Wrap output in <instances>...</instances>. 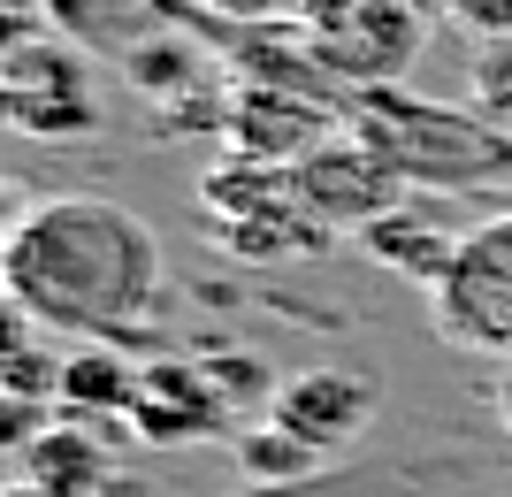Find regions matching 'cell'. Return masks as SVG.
<instances>
[{
    "label": "cell",
    "mask_w": 512,
    "mask_h": 497,
    "mask_svg": "<svg viewBox=\"0 0 512 497\" xmlns=\"http://www.w3.org/2000/svg\"><path fill=\"white\" fill-rule=\"evenodd\" d=\"M299 192H306V207L321 215V230H337V238H344V230L360 238L375 215H390L398 199H413L406 184H398V176L352 138V130H337L329 146H314L299 161Z\"/></svg>",
    "instance_id": "cell-7"
},
{
    "label": "cell",
    "mask_w": 512,
    "mask_h": 497,
    "mask_svg": "<svg viewBox=\"0 0 512 497\" xmlns=\"http://www.w3.org/2000/svg\"><path fill=\"white\" fill-rule=\"evenodd\" d=\"M375 413H383V390L367 383V375L306 368V375H283L268 421H283V429L299 436V444H314L321 459H337V452H352V444L375 429Z\"/></svg>",
    "instance_id": "cell-8"
},
{
    "label": "cell",
    "mask_w": 512,
    "mask_h": 497,
    "mask_svg": "<svg viewBox=\"0 0 512 497\" xmlns=\"http://www.w3.org/2000/svg\"><path fill=\"white\" fill-rule=\"evenodd\" d=\"M459 238H467V230H444V222L428 215V199H398L390 215H375V222L360 230L367 260H375V268H390V276H406V283H421V291H436V283L451 276Z\"/></svg>",
    "instance_id": "cell-10"
},
{
    "label": "cell",
    "mask_w": 512,
    "mask_h": 497,
    "mask_svg": "<svg viewBox=\"0 0 512 497\" xmlns=\"http://www.w3.org/2000/svg\"><path fill=\"white\" fill-rule=\"evenodd\" d=\"M46 16H54V31L77 46H100V54H115L123 62L130 46L161 39V31H176V16L192 8V0H39Z\"/></svg>",
    "instance_id": "cell-11"
},
{
    "label": "cell",
    "mask_w": 512,
    "mask_h": 497,
    "mask_svg": "<svg viewBox=\"0 0 512 497\" xmlns=\"http://www.w3.org/2000/svg\"><path fill=\"white\" fill-rule=\"evenodd\" d=\"M138 390H146V368H130L123 345H77L62 352V421H92V429H107V421H123L138 413Z\"/></svg>",
    "instance_id": "cell-12"
},
{
    "label": "cell",
    "mask_w": 512,
    "mask_h": 497,
    "mask_svg": "<svg viewBox=\"0 0 512 497\" xmlns=\"http://www.w3.org/2000/svg\"><path fill=\"white\" fill-rule=\"evenodd\" d=\"M23 482H39L46 497H107L115 467H107V436L92 421H54L46 436L23 444Z\"/></svg>",
    "instance_id": "cell-13"
},
{
    "label": "cell",
    "mask_w": 512,
    "mask_h": 497,
    "mask_svg": "<svg viewBox=\"0 0 512 497\" xmlns=\"http://www.w3.org/2000/svg\"><path fill=\"white\" fill-rule=\"evenodd\" d=\"M497 421H505V436H512V360H505V375H497Z\"/></svg>",
    "instance_id": "cell-20"
},
{
    "label": "cell",
    "mask_w": 512,
    "mask_h": 497,
    "mask_svg": "<svg viewBox=\"0 0 512 497\" xmlns=\"http://www.w3.org/2000/svg\"><path fill=\"white\" fill-rule=\"evenodd\" d=\"M421 39H428V0H360L344 23L314 31V39H306V54L321 62V77H329V85H367V92H383V85H398V77L413 69Z\"/></svg>",
    "instance_id": "cell-5"
},
{
    "label": "cell",
    "mask_w": 512,
    "mask_h": 497,
    "mask_svg": "<svg viewBox=\"0 0 512 497\" xmlns=\"http://www.w3.org/2000/svg\"><path fill=\"white\" fill-rule=\"evenodd\" d=\"M0 100L23 138H92L100 130V92H92L85 46L62 31H31V39L0 46Z\"/></svg>",
    "instance_id": "cell-4"
},
{
    "label": "cell",
    "mask_w": 512,
    "mask_h": 497,
    "mask_svg": "<svg viewBox=\"0 0 512 497\" xmlns=\"http://www.w3.org/2000/svg\"><path fill=\"white\" fill-rule=\"evenodd\" d=\"M214 16H237V23H253V16H268V8H276V0H207Z\"/></svg>",
    "instance_id": "cell-19"
},
{
    "label": "cell",
    "mask_w": 512,
    "mask_h": 497,
    "mask_svg": "<svg viewBox=\"0 0 512 497\" xmlns=\"http://www.w3.org/2000/svg\"><path fill=\"white\" fill-rule=\"evenodd\" d=\"M444 16H459L467 31H490V39H512V0H436Z\"/></svg>",
    "instance_id": "cell-17"
},
{
    "label": "cell",
    "mask_w": 512,
    "mask_h": 497,
    "mask_svg": "<svg viewBox=\"0 0 512 497\" xmlns=\"http://www.w3.org/2000/svg\"><path fill=\"white\" fill-rule=\"evenodd\" d=\"M344 130L360 138L375 161H383L406 192H474V184H497L512 176V138L467 123L451 108H428V100H406V92H367L360 108L344 115Z\"/></svg>",
    "instance_id": "cell-2"
},
{
    "label": "cell",
    "mask_w": 512,
    "mask_h": 497,
    "mask_svg": "<svg viewBox=\"0 0 512 497\" xmlns=\"http://www.w3.org/2000/svg\"><path fill=\"white\" fill-rule=\"evenodd\" d=\"M123 77L146 92V100H169V108L184 100V92L207 85V77H199V46L184 39V23L161 31V39H146V46H130V54H123Z\"/></svg>",
    "instance_id": "cell-15"
},
{
    "label": "cell",
    "mask_w": 512,
    "mask_h": 497,
    "mask_svg": "<svg viewBox=\"0 0 512 497\" xmlns=\"http://www.w3.org/2000/svg\"><path fill=\"white\" fill-rule=\"evenodd\" d=\"M283 8H291V16H299V31H306V39H314V31H329V23H344V16H352V8H360V0H283Z\"/></svg>",
    "instance_id": "cell-18"
},
{
    "label": "cell",
    "mask_w": 512,
    "mask_h": 497,
    "mask_svg": "<svg viewBox=\"0 0 512 497\" xmlns=\"http://www.w3.org/2000/svg\"><path fill=\"white\" fill-rule=\"evenodd\" d=\"M130 436L138 444H207V436H237L230 398L214 390L207 360H146V390H138V413H130Z\"/></svg>",
    "instance_id": "cell-9"
},
{
    "label": "cell",
    "mask_w": 512,
    "mask_h": 497,
    "mask_svg": "<svg viewBox=\"0 0 512 497\" xmlns=\"http://www.w3.org/2000/svg\"><path fill=\"white\" fill-rule=\"evenodd\" d=\"M337 130H344V115L321 108V100H306L299 85L245 77V85L230 92V123H222V138H230L237 161H306V153L329 146Z\"/></svg>",
    "instance_id": "cell-6"
},
{
    "label": "cell",
    "mask_w": 512,
    "mask_h": 497,
    "mask_svg": "<svg viewBox=\"0 0 512 497\" xmlns=\"http://www.w3.org/2000/svg\"><path fill=\"white\" fill-rule=\"evenodd\" d=\"M0 276L23 322H46L85 345L146 337L153 314L169 306V260L153 222L100 192H54L23 207L0 245Z\"/></svg>",
    "instance_id": "cell-1"
},
{
    "label": "cell",
    "mask_w": 512,
    "mask_h": 497,
    "mask_svg": "<svg viewBox=\"0 0 512 497\" xmlns=\"http://www.w3.org/2000/svg\"><path fill=\"white\" fill-rule=\"evenodd\" d=\"M428 322L459 352L512 360V207L505 215H482L459 238L451 276L428 291Z\"/></svg>",
    "instance_id": "cell-3"
},
{
    "label": "cell",
    "mask_w": 512,
    "mask_h": 497,
    "mask_svg": "<svg viewBox=\"0 0 512 497\" xmlns=\"http://www.w3.org/2000/svg\"><path fill=\"white\" fill-rule=\"evenodd\" d=\"M0 398H8V406H62V352L31 345L23 314H8V360H0Z\"/></svg>",
    "instance_id": "cell-16"
},
{
    "label": "cell",
    "mask_w": 512,
    "mask_h": 497,
    "mask_svg": "<svg viewBox=\"0 0 512 497\" xmlns=\"http://www.w3.org/2000/svg\"><path fill=\"white\" fill-rule=\"evenodd\" d=\"M8 497H46V490H39V482H16V490H8Z\"/></svg>",
    "instance_id": "cell-21"
},
{
    "label": "cell",
    "mask_w": 512,
    "mask_h": 497,
    "mask_svg": "<svg viewBox=\"0 0 512 497\" xmlns=\"http://www.w3.org/2000/svg\"><path fill=\"white\" fill-rule=\"evenodd\" d=\"M230 452H237V467H245V482H268V490L321 475V452H314V444H299L283 421H245V429L230 436Z\"/></svg>",
    "instance_id": "cell-14"
}]
</instances>
